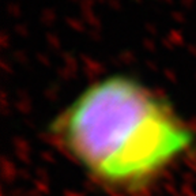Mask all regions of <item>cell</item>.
<instances>
[{"mask_svg": "<svg viewBox=\"0 0 196 196\" xmlns=\"http://www.w3.org/2000/svg\"><path fill=\"white\" fill-rule=\"evenodd\" d=\"M52 140L98 185L139 194L195 147V132L166 98L138 78L89 83L49 125Z\"/></svg>", "mask_w": 196, "mask_h": 196, "instance_id": "obj_1", "label": "cell"}]
</instances>
